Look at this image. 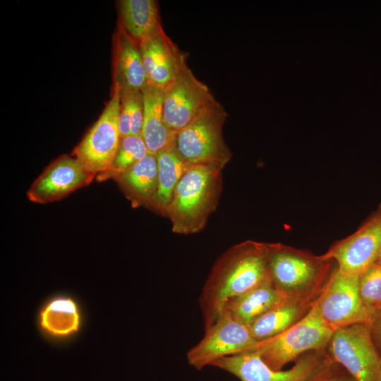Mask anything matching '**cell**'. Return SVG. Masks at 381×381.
I'll list each match as a JSON object with an SVG mask.
<instances>
[{
  "label": "cell",
  "instance_id": "3957f363",
  "mask_svg": "<svg viewBox=\"0 0 381 381\" xmlns=\"http://www.w3.org/2000/svg\"><path fill=\"white\" fill-rule=\"evenodd\" d=\"M222 170L207 164L188 167L174 191L166 212L174 233L193 234L204 229L218 205L222 188Z\"/></svg>",
  "mask_w": 381,
  "mask_h": 381
},
{
  "label": "cell",
  "instance_id": "9c48e42d",
  "mask_svg": "<svg viewBox=\"0 0 381 381\" xmlns=\"http://www.w3.org/2000/svg\"><path fill=\"white\" fill-rule=\"evenodd\" d=\"M381 248V202L358 228L333 243L323 255L333 260L337 269L360 277L377 259Z\"/></svg>",
  "mask_w": 381,
  "mask_h": 381
},
{
  "label": "cell",
  "instance_id": "5b68a950",
  "mask_svg": "<svg viewBox=\"0 0 381 381\" xmlns=\"http://www.w3.org/2000/svg\"><path fill=\"white\" fill-rule=\"evenodd\" d=\"M337 365L325 349L301 356L291 368L285 370L271 368L253 349L222 358L211 364L241 381H315Z\"/></svg>",
  "mask_w": 381,
  "mask_h": 381
},
{
  "label": "cell",
  "instance_id": "9a60e30c",
  "mask_svg": "<svg viewBox=\"0 0 381 381\" xmlns=\"http://www.w3.org/2000/svg\"><path fill=\"white\" fill-rule=\"evenodd\" d=\"M83 322L80 303L66 294H57L49 298L42 305L37 315V325L40 332L56 342H64L74 338L80 332Z\"/></svg>",
  "mask_w": 381,
  "mask_h": 381
},
{
  "label": "cell",
  "instance_id": "7c38bea8",
  "mask_svg": "<svg viewBox=\"0 0 381 381\" xmlns=\"http://www.w3.org/2000/svg\"><path fill=\"white\" fill-rule=\"evenodd\" d=\"M358 278L340 272L337 267L317 301L322 318L334 331L370 322L360 297Z\"/></svg>",
  "mask_w": 381,
  "mask_h": 381
},
{
  "label": "cell",
  "instance_id": "4fadbf2b",
  "mask_svg": "<svg viewBox=\"0 0 381 381\" xmlns=\"http://www.w3.org/2000/svg\"><path fill=\"white\" fill-rule=\"evenodd\" d=\"M95 176L73 155H61L34 181L27 192V197L38 204L60 200L75 190L89 185Z\"/></svg>",
  "mask_w": 381,
  "mask_h": 381
},
{
  "label": "cell",
  "instance_id": "83f0119b",
  "mask_svg": "<svg viewBox=\"0 0 381 381\" xmlns=\"http://www.w3.org/2000/svg\"><path fill=\"white\" fill-rule=\"evenodd\" d=\"M375 260H377L381 262V248L380 250V252L377 255V259Z\"/></svg>",
  "mask_w": 381,
  "mask_h": 381
},
{
  "label": "cell",
  "instance_id": "2e32d148",
  "mask_svg": "<svg viewBox=\"0 0 381 381\" xmlns=\"http://www.w3.org/2000/svg\"><path fill=\"white\" fill-rule=\"evenodd\" d=\"M113 87L120 92L142 91L147 84L139 44L119 25L113 36Z\"/></svg>",
  "mask_w": 381,
  "mask_h": 381
},
{
  "label": "cell",
  "instance_id": "277c9868",
  "mask_svg": "<svg viewBox=\"0 0 381 381\" xmlns=\"http://www.w3.org/2000/svg\"><path fill=\"white\" fill-rule=\"evenodd\" d=\"M227 116L224 107L215 99L176 133V150L186 164L224 169L231 157L223 135Z\"/></svg>",
  "mask_w": 381,
  "mask_h": 381
},
{
  "label": "cell",
  "instance_id": "f1b7e54d",
  "mask_svg": "<svg viewBox=\"0 0 381 381\" xmlns=\"http://www.w3.org/2000/svg\"><path fill=\"white\" fill-rule=\"evenodd\" d=\"M378 381H381V372H380V377H379Z\"/></svg>",
  "mask_w": 381,
  "mask_h": 381
},
{
  "label": "cell",
  "instance_id": "8992f818",
  "mask_svg": "<svg viewBox=\"0 0 381 381\" xmlns=\"http://www.w3.org/2000/svg\"><path fill=\"white\" fill-rule=\"evenodd\" d=\"M317 301L308 314L291 327L258 342L251 349L271 368L282 370L286 365L308 352L326 349L334 330L322 318Z\"/></svg>",
  "mask_w": 381,
  "mask_h": 381
},
{
  "label": "cell",
  "instance_id": "4316f807",
  "mask_svg": "<svg viewBox=\"0 0 381 381\" xmlns=\"http://www.w3.org/2000/svg\"><path fill=\"white\" fill-rule=\"evenodd\" d=\"M315 381H356L343 368L337 365Z\"/></svg>",
  "mask_w": 381,
  "mask_h": 381
},
{
  "label": "cell",
  "instance_id": "e0dca14e",
  "mask_svg": "<svg viewBox=\"0 0 381 381\" xmlns=\"http://www.w3.org/2000/svg\"><path fill=\"white\" fill-rule=\"evenodd\" d=\"M142 93L144 116L141 135L149 153L156 155L174 143L176 133L164 118V90L147 83Z\"/></svg>",
  "mask_w": 381,
  "mask_h": 381
},
{
  "label": "cell",
  "instance_id": "ffe728a7",
  "mask_svg": "<svg viewBox=\"0 0 381 381\" xmlns=\"http://www.w3.org/2000/svg\"><path fill=\"white\" fill-rule=\"evenodd\" d=\"M117 11V25L138 44L162 28L155 0H120Z\"/></svg>",
  "mask_w": 381,
  "mask_h": 381
},
{
  "label": "cell",
  "instance_id": "603a6c76",
  "mask_svg": "<svg viewBox=\"0 0 381 381\" xmlns=\"http://www.w3.org/2000/svg\"><path fill=\"white\" fill-rule=\"evenodd\" d=\"M149 153L141 135H130L121 138L119 145L111 164L107 171L97 174L99 181L114 179L142 160Z\"/></svg>",
  "mask_w": 381,
  "mask_h": 381
},
{
  "label": "cell",
  "instance_id": "6da1fadb",
  "mask_svg": "<svg viewBox=\"0 0 381 381\" xmlns=\"http://www.w3.org/2000/svg\"><path fill=\"white\" fill-rule=\"evenodd\" d=\"M269 279L267 243L247 240L229 248L214 262L201 291L205 330L229 301Z\"/></svg>",
  "mask_w": 381,
  "mask_h": 381
},
{
  "label": "cell",
  "instance_id": "5bb4252c",
  "mask_svg": "<svg viewBox=\"0 0 381 381\" xmlns=\"http://www.w3.org/2000/svg\"><path fill=\"white\" fill-rule=\"evenodd\" d=\"M147 81L164 90L174 80L186 54L166 34L163 28L139 44Z\"/></svg>",
  "mask_w": 381,
  "mask_h": 381
},
{
  "label": "cell",
  "instance_id": "44dd1931",
  "mask_svg": "<svg viewBox=\"0 0 381 381\" xmlns=\"http://www.w3.org/2000/svg\"><path fill=\"white\" fill-rule=\"evenodd\" d=\"M286 298L269 279L247 293L229 301L222 313L249 327L255 320Z\"/></svg>",
  "mask_w": 381,
  "mask_h": 381
},
{
  "label": "cell",
  "instance_id": "7a4b0ae2",
  "mask_svg": "<svg viewBox=\"0 0 381 381\" xmlns=\"http://www.w3.org/2000/svg\"><path fill=\"white\" fill-rule=\"evenodd\" d=\"M269 277L286 298L317 300L337 269L323 254L281 243H267Z\"/></svg>",
  "mask_w": 381,
  "mask_h": 381
},
{
  "label": "cell",
  "instance_id": "d4e9b609",
  "mask_svg": "<svg viewBox=\"0 0 381 381\" xmlns=\"http://www.w3.org/2000/svg\"><path fill=\"white\" fill-rule=\"evenodd\" d=\"M362 303L372 318L381 309V262L375 260L358 278Z\"/></svg>",
  "mask_w": 381,
  "mask_h": 381
},
{
  "label": "cell",
  "instance_id": "8fae6325",
  "mask_svg": "<svg viewBox=\"0 0 381 381\" xmlns=\"http://www.w3.org/2000/svg\"><path fill=\"white\" fill-rule=\"evenodd\" d=\"M205 331L203 338L186 356L188 363L197 370L222 358L248 351L257 344L248 326L226 313Z\"/></svg>",
  "mask_w": 381,
  "mask_h": 381
},
{
  "label": "cell",
  "instance_id": "7402d4cb",
  "mask_svg": "<svg viewBox=\"0 0 381 381\" xmlns=\"http://www.w3.org/2000/svg\"><path fill=\"white\" fill-rule=\"evenodd\" d=\"M158 170V188L150 207L154 212L166 216L174 191L189 167L176 150L174 143L156 155Z\"/></svg>",
  "mask_w": 381,
  "mask_h": 381
},
{
  "label": "cell",
  "instance_id": "ac0fdd59",
  "mask_svg": "<svg viewBox=\"0 0 381 381\" xmlns=\"http://www.w3.org/2000/svg\"><path fill=\"white\" fill-rule=\"evenodd\" d=\"M157 161L148 153L142 160L114 179L133 207L150 208L158 188Z\"/></svg>",
  "mask_w": 381,
  "mask_h": 381
},
{
  "label": "cell",
  "instance_id": "ba28073f",
  "mask_svg": "<svg viewBox=\"0 0 381 381\" xmlns=\"http://www.w3.org/2000/svg\"><path fill=\"white\" fill-rule=\"evenodd\" d=\"M325 350L356 381H378L381 358L371 341L368 324L334 330Z\"/></svg>",
  "mask_w": 381,
  "mask_h": 381
},
{
  "label": "cell",
  "instance_id": "484cf974",
  "mask_svg": "<svg viewBox=\"0 0 381 381\" xmlns=\"http://www.w3.org/2000/svg\"><path fill=\"white\" fill-rule=\"evenodd\" d=\"M368 327L373 344L381 358V309L372 318Z\"/></svg>",
  "mask_w": 381,
  "mask_h": 381
},
{
  "label": "cell",
  "instance_id": "d6986e66",
  "mask_svg": "<svg viewBox=\"0 0 381 381\" xmlns=\"http://www.w3.org/2000/svg\"><path fill=\"white\" fill-rule=\"evenodd\" d=\"M317 300L286 298L248 327L253 337L258 343L284 332L304 318Z\"/></svg>",
  "mask_w": 381,
  "mask_h": 381
},
{
  "label": "cell",
  "instance_id": "cb8c5ba5",
  "mask_svg": "<svg viewBox=\"0 0 381 381\" xmlns=\"http://www.w3.org/2000/svg\"><path fill=\"white\" fill-rule=\"evenodd\" d=\"M143 116L142 91L120 92L119 126L121 138L141 135Z\"/></svg>",
  "mask_w": 381,
  "mask_h": 381
},
{
  "label": "cell",
  "instance_id": "52a82bcc",
  "mask_svg": "<svg viewBox=\"0 0 381 381\" xmlns=\"http://www.w3.org/2000/svg\"><path fill=\"white\" fill-rule=\"evenodd\" d=\"M119 112L120 92L113 87L99 119L73 151L72 155L96 176L109 170L116 156L121 140Z\"/></svg>",
  "mask_w": 381,
  "mask_h": 381
},
{
  "label": "cell",
  "instance_id": "30bf717a",
  "mask_svg": "<svg viewBox=\"0 0 381 381\" xmlns=\"http://www.w3.org/2000/svg\"><path fill=\"white\" fill-rule=\"evenodd\" d=\"M215 99L208 86L193 74L186 59L174 80L164 90L165 122L176 133Z\"/></svg>",
  "mask_w": 381,
  "mask_h": 381
}]
</instances>
